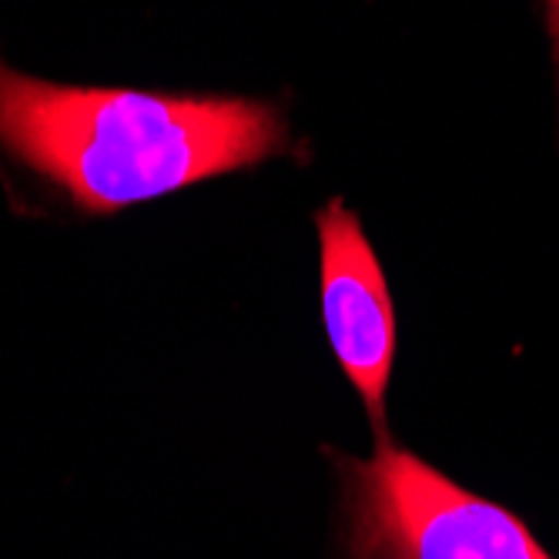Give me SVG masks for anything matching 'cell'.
I'll use <instances>...</instances> for the list:
<instances>
[{"mask_svg": "<svg viewBox=\"0 0 559 559\" xmlns=\"http://www.w3.org/2000/svg\"><path fill=\"white\" fill-rule=\"evenodd\" d=\"M0 147L78 212L115 215L288 155L292 131L262 97L58 84L0 58Z\"/></svg>", "mask_w": 559, "mask_h": 559, "instance_id": "obj_1", "label": "cell"}, {"mask_svg": "<svg viewBox=\"0 0 559 559\" xmlns=\"http://www.w3.org/2000/svg\"><path fill=\"white\" fill-rule=\"evenodd\" d=\"M352 559H552L506 506L379 436L372 460L335 455Z\"/></svg>", "mask_w": 559, "mask_h": 559, "instance_id": "obj_2", "label": "cell"}, {"mask_svg": "<svg viewBox=\"0 0 559 559\" xmlns=\"http://www.w3.org/2000/svg\"><path fill=\"white\" fill-rule=\"evenodd\" d=\"M319 228V292L332 355L352 389L362 395L369 423L385 432V392L395 369L399 325L389 275L376 248L342 198L316 212Z\"/></svg>", "mask_w": 559, "mask_h": 559, "instance_id": "obj_3", "label": "cell"}, {"mask_svg": "<svg viewBox=\"0 0 559 559\" xmlns=\"http://www.w3.org/2000/svg\"><path fill=\"white\" fill-rule=\"evenodd\" d=\"M546 8V31L552 40V61H556V74H559V0H543Z\"/></svg>", "mask_w": 559, "mask_h": 559, "instance_id": "obj_4", "label": "cell"}]
</instances>
